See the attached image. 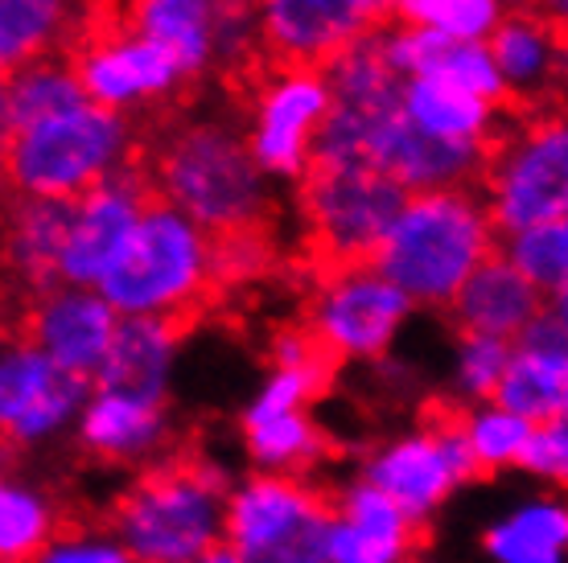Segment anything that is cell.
Segmentation results:
<instances>
[{
  "instance_id": "cell-9",
  "label": "cell",
  "mask_w": 568,
  "mask_h": 563,
  "mask_svg": "<svg viewBox=\"0 0 568 563\" xmlns=\"http://www.w3.org/2000/svg\"><path fill=\"white\" fill-rule=\"evenodd\" d=\"M486 54L524 112H565V17L511 9L490 29Z\"/></svg>"
},
{
  "instance_id": "cell-30",
  "label": "cell",
  "mask_w": 568,
  "mask_h": 563,
  "mask_svg": "<svg viewBox=\"0 0 568 563\" xmlns=\"http://www.w3.org/2000/svg\"><path fill=\"white\" fill-rule=\"evenodd\" d=\"M185 563H240V555H235V551H231L223 539H214L211 547H202L194 560H185Z\"/></svg>"
},
{
  "instance_id": "cell-32",
  "label": "cell",
  "mask_w": 568,
  "mask_h": 563,
  "mask_svg": "<svg viewBox=\"0 0 568 563\" xmlns=\"http://www.w3.org/2000/svg\"><path fill=\"white\" fill-rule=\"evenodd\" d=\"M0 156H4V127H0ZM4 194H9V185H4V161H0V206H4Z\"/></svg>"
},
{
  "instance_id": "cell-26",
  "label": "cell",
  "mask_w": 568,
  "mask_h": 563,
  "mask_svg": "<svg viewBox=\"0 0 568 563\" xmlns=\"http://www.w3.org/2000/svg\"><path fill=\"white\" fill-rule=\"evenodd\" d=\"M536 423L507 416V411H474L469 416V457H474V478L490 481L498 469L519 461L527 437Z\"/></svg>"
},
{
  "instance_id": "cell-2",
  "label": "cell",
  "mask_w": 568,
  "mask_h": 563,
  "mask_svg": "<svg viewBox=\"0 0 568 563\" xmlns=\"http://www.w3.org/2000/svg\"><path fill=\"white\" fill-rule=\"evenodd\" d=\"M503 247L478 190H425L404 202L371 268L420 305H449L474 268Z\"/></svg>"
},
{
  "instance_id": "cell-14",
  "label": "cell",
  "mask_w": 568,
  "mask_h": 563,
  "mask_svg": "<svg viewBox=\"0 0 568 563\" xmlns=\"http://www.w3.org/2000/svg\"><path fill=\"white\" fill-rule=\"evenodd\" d=\"M182 338V325L170 317L120 321L91 387L100 395H115V399H165V367Z\"/></svg>"
},
{
  "instance_id": "cell-12",
  "label": "cell",
  "mask_w": 568,
  "mask_h": 563,
  "mask_svg": "<svg viewBox=\"0 0 568 563\" xmlns=\"http://www.w3.org/2000/svg\"><path fill=\"white\" fill-rule=\"evenodd\" d=\"M149 206L153 202L141 194V185L129 173H115L112 182L79 197L62 255H58V284H74V288L100 284Z\"/></svg>"
},
{
  "instance_id": "cell-28",
  "label": "cell",
  "mask_w": 568,
  "mask_h": 563,
  "mask_svg": "<svg viewBox=\"0 0 568 563\" xmlns=\"http://www.w3.org/2000/svg\"><path fill=\"white\" fill-rule=\"evenodd\" d=\"M519 465H527L531 473H540V478H552L556 485H565V473H568L565 420L531 428V437H527L524 452H519Z\"/></svg>"
},
{
  "instance_id": "cell-5",
  "label": "cell",
  "mask_w": 568,
  "mask_h": 563,
  "mask_svg": "<svg viewBox=\"0 0 568 563\" xmlns=\"http://www.w3.org/2000/svg\"><path fill=\"white\" fill-rule=\"evenodd\" d=\"M342 485L256 473L223 510V543L240 563H329Z\"/></svg>"
},
{
  "instance_id": "cell-27",
  "label": "cell",
  "mask_w": 568,
  "mask_h": 563,
  "mask_svg": "<svg viewBox=\"0 0 568 563\" xmlns=\"http://www.w3.org/2000/svg\"><path fill=\"white\" fill-rule=\"evenodd\" d=\"M462 341V387L474 399H490L498 375L511 358V341L498 338H457Z\"/></svg>"
},
{
  "instance_id": "cell-13",
  "label": "cell",
  "mask_w": 568,
  "mask_h": 563,
  "mask_svg": "<svg viewBox=\"0 0 568 563\" xmlns=\"http://www.w3.org/2000/svg\"><path fill=\"white\" fill-rule=\"evenodd\" d=\"M445 309H449V325L457 329V338L515 341L544 313V293H536L498 247L490 259L474 268V276L457 288Z\"/></svg>"
},
{
  "instance_id": "cell-31",
  "label": "cell",
  "mask_w": 568,
  "mask_h": 563,
  "mask_svg": "<svg viewBox=\"0 0 568 563\" xmlns=\"http://www.w3.org/2000/svg\"><path fill=\"white\" fill-rule=\"evenodd\" d=\"M511 9H536V13L565 17V0H511Z\"/></svg>"
},
{
  "instance_id": "cell-1",
  "label": "cell",
  "mask_w": 568,
  "mask_h": 563,
  "mask_svg": "<svg viewBox=\"0 0 568 563\" xmlns=\"http://www.w3.org/2000/svg\"><path fill=\"white\" fill-rule=\"evenodd\" d=\"M231 481L206 449L202 428L170 432L136 478L100 506L108 535L144 563H185L223 539Z\"/></svg>"
},
{
  "instance_id": "cell-29",
  "label": "cell",
  "mask_w": 568,
  "mask_h": 563,
  "mask_svg": "<svg viewBox=\"0 0 568 563\" xmlns=\"http://www.w3.org/2000/svg\"><path fill=\"white\" fill-rule=\"evenodd\" d=\"M38 563H132V555L124 547L103 543V535L87 539H62L38 555Z\"/></svg>"
},
{
  "instance_id": "cell-4",
  "label": "cell",
  "mask_w": 568,
  "mask_h": 563,
  "mask_svg": "<svg viewBox=\"0 0 568 563\" xmlns=\"http://www.w3.org/2000/svg\"><path fill=\"white\" fill-rule=\"evenodd\" d=\"M132 141L129 115L87 103L79 112L42 124L17 127L4 136V185L26 197L79 202L112 182Z\"/></svg>"
},
{
  "instance_id": "cell-18",
  "label": "cell",
  "mask_w": 568,
  "mask_h": 563,
  "mask_svg": "<svg viewBox=\"0 0 568 563\" xmlns=\"http://www.w3.org/2000/svg\"><path fill=\"white\" fill-rule=\"evenodd\" d=\"M490 403L507 416L536 423V428L565 420V358L511 346V358L490 391Z\"/></svg>"
},
{
  "instance_id": "cell-8",
  "label": "cell",
  "mask_w": 568,
  "mask_h": 563,
  "mask_svg": "<svg viewBox=\"0 0 568 563\" xmlns=\"http://www.w3.org/2000/svg\"><path fill=\"white\" fill-rule=\"evenodd\" d=\"M87 391V375L54 367L33 346L0 341V461L17 465L33 440L62 428Z\"/></svg>"
},
{
  "instance_id": "cell-3",
  "label": "cell",
  "mask_w": 568,
  "mask_h": 563,
  "mask_svg": "<svg viewBox=\"0 0 568 563\" xmlns=\"http://www.w3.org/2000/svg\"><path fill=\"white\" fill-rule=\"evenodd\" d=\"M103 305L129 317H170L185 329L214 321V288L206 243L170 206H149L124 252L100 280Z\"/></svg>"
},
{
  "instance_id": "cell-19",
  "label": "cell",
  "mask_w": 568,
  "mask_h": 563,
  "mask_svg": "<svg viewBox=\"0 0 568 563\" xmlns=\"http://www.w3.org/2000/svg\"><path fill=\"white\" fill-rule=\"evenodd\" d=\"M74 0H0V79L54 58L67 42Z\"/></svg>"
},
{
  "instance_id": "cell-15",
  "label": "cell",
  "mask_w": 568,
  "mask_h": 563,
  "mask_svg": "<svg viewBox=\"0 0 568 563\" xmlns=\"http://www.w3.org/2000/svg\"><path fill=\"white\" fill-rule=\"evenodd\" d=\"M165 399H115L95 395L79 423V449L100 465H124L132 457H153L170 428H165Z\"/></svg>"
},
{
  "instance_id": "cell-25",
  "label": "cell",
  "mask_w": 568,
  "mask_h": 563,
  "mask_svg": "<svg viewBox=\"0 0 568 563\" xmlns=\"http://www.w3.org/2000/svg\"><path fill=\"white\" fill-rule=\"evenodd\" d=\"M396 21L437 29L454 42H483L498 25V0H396Z\"/></svg>"
},
{
  "instance_id": "cell-23",
  "label": "cell",
  "mask_w": 568,
  "mask_h": 563,
  "mask_svg": "<svg viewBox=\"0 0 568 563\" xmlns=\"http://www.w3.org/2000/svg\"><path fill=\"white\" fill-rule=\"evenodd\" d=\"M54 539V498L0 490V563H38Z\"/></svg>"
},
{
  "instance_id": "cell-20",
  "label": "cell",
  "mask_w": 568,
  "mask_h": 563,
  "mask_svg": "<svg viewBox=\"0 0 568 563\" xmlns=\"http://www.w3.org/2000/svg\"><path fill=\"white\" fill-rule=\"evenodd\" d=\"M399 108L408 115V124L420 127L425 136H437V141H486L490 124H495V108L490 103L440 83V79H413V83H404Z\"/></svg>"
},
{
  "instance_id": "cell-35",
  "label": "cell",
  "mask_w": 568,
  "mask_h": 563,
  "mask_svg": "<svg viewBox=\"0 0 568 563\" xmlns=\"http://www.w3.org/2000/svg\"><path fill=\"white\" fill-rule=\"evenodd\" d=\"M256 4H260V0H256Z\"/></svg>"
},
{
  "instance_id": "cell-21",
  "label": "cell",
  "mask_w": 568,
  "mask_h": 563,
  "mask_svg": "<svg viewBox=\"0 0 568 563\" xmlns=\"http://www.w3.org/2000/svg\"><path fill=\"white\" fill-rule=\"evenodd\" d=\"M0 91H4V136L17 132V127L42 124V120L87 108L83 86L74 83L71 66L58 54L13 71L0 83Z\"/></svg>"
},
{
  "instance_id": "cell-10",
  "label": "cell",
  "mask_w": 568,
  "mask_h": 563,
  "mask_svg": "<svg viewBox=\"0 0 568 563\" xmlns=\"http://www.w3.org/2000/svg\"><path fill=\"white\" fill-rule=\"evenodd\" d=\"M329 112L326 74H276L243 112L247 149L256 165L276 177H297L310 161V144Z\"/></svg>"
},
{
  "instance_id": "cell-6",
  "label": "cell",
  "mask_w": 568,
  "mask_h": 563,
  "mask_svg": "<svg viewBox=\"0 0 568 563\" xmlns=\"http://www.w3.org/2000/svg\"><path fill=\"white\" fill-rule=\"evenodd\" d=\"M392 25L396 0H264L260 54L272 74H326L355 42Z\"/></svg>"
},
{
  "instance_id": "cell-16",
  "label": "cell",
  "mask_w": 568,
  "mask_h": 563,
  "mask_svg": "<svg viewBox=\"0 0 568 563\" xmlns=\"http://www.w3.org/2000/svg\"><path fill=\"white\" fill-rule=\"evenodd\" d=\"M363 478L379 493H387L408 519H428V510L445 502V493L454 490V469L445 465L437 444L425 437L392 440V444H375L367 449L363 461Z\"/></svg>"
},
{
  "instance_id": "cell-34",
  "label": "cell",
  "mask_w": 568,
  "mask_h": 563,
  "mask_svg": "<svg viewBox=\"0 0 568 563\" xmlns=\"http://www.w3.org/2000/svg\"><path fill=\"white\" fill-rule=\"evenodd\" d=\"M0 490H4V485H0Z\"/></svg>"
},
{
  "instance_id": "cell-11",
  "label": "cell",
  "mask_w": 568,
  "mask_h": 563,
  "mask_svg": "<svg viewBox=\"0 0 568 563\" xmlns=\"http://www.w3.org/2000/svg\"><path fill=\"white\" fill-rule=\"evenodd\" d=\"M115 334V313L103 305V296L83 288H50L26 300L17 341L45 354L54 367L95 379L108 341Z\"/></svg>"
},
{
  "instance_id": "cell-22",
  "label": "cell",
  "mask_w": 568,
  "mask_h": 563,
  "mask_svg": "<svg viewBox=\"0 0 568 563\" xmlns=\"http://www.w3.org/2000/svg\"><path fill=\"white\" fill-rule=\"evenodd\" d=\"M565 510L560 506H527L503 526L486 531V551L503 563H560L565 547Z\"/></svg>"
},
{
  "instance_id": "cell-17",
  "label": "cell",
  "mask_w": 568,
  "mask_h": 563,
  "mask_svg": "<svg viewBox=\"0 0 568 563\" xmlns=\"http://www.w3.org/2000/svg\"><path fill=\"white\" fill-rule=\"evenodd\" d=\"M243 440L260 465L281 469L288 478H310L317 465L346 461L355 452L346 440L326 432L322 423H313L310 411H284L272 420H243Z\"/></svg>"
},
{
  "instance_id": "cell-24",
  "label": "cell",
  "mask_w": 568,
  "mask_h": 563,
  "mask_svg": "<svg viewBox=\"0 0 568 563\" xmlns=\"http://www.w3.org/2000/svg\"><path fill=\"white\" fill-rule=\"evenodd\" d=\"M565 218L560 223L527 226L511 243H503V255L536 293H552V300L565 305Z\"/></svg>"
},
{
  "instance_id": "cell-33",
  "label": "cell",
  "mask_w": 568,
  "mask_h": 563,
  "mask_svg": "<svg viewBox=\"0 0 568 563\" xmlns=\"http://www.w3.org/2000/svg\"><path fill=\"white\" fill-rule=\"evenodd\" d=\"M404 563H428L425 555H416V560H404Z\"/></svg>"
},
{
  "instance_id": "cell-7",
  "label": "cell",
  "mask_w": 568,
  "mask_h": 563,
  "mask_svg": "<svg viewBox=\"0 0 568 563\" xmlns=\"http://www.w3.org/2000/svg\"><path fill=\"white\" fill-rule=\"evenodd\" d=\"M408 309H413V300L399 288H392L375 268L346 272V276H334V280L297 296L301 321L310 325L342 362L379 358L387 341L396 338Z\"/></svg>"
}]
</instances>
